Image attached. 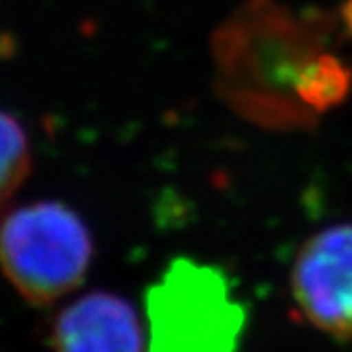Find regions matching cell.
<instances>
[{
  "instance_id": "obj_1",
  "label": "cell",
  "mask_w": 352,
  "mask_h": 352,
  "mask_svg": "<svg viewBox=\"0 0 352 352\" xmlns=\"http://www.w3.org/2000/svg\"><path fill=\"white\" fill-rule=\"evenodd\" d=\"M148 352H238L246 312L225 274L174 259L144 295Z\"/></svg>"
},
{
  "instance_id": "obj_2",
  "label": "cell",
  "mask_w": 352,
  "mask_h": 352,
  "mask_svg": "<svg viewBox=\"0 0 352 352\" xmlns=\"http://www.w3.org/2000/svg\"><path fill=\"white\" fill-rule=\"evenodd\" d=\"M94 255L87 225L58 202L0 214V272L34 306L56 304L83 280Z\"/></svg>"
},
{
  "instance_id": "obj_3",
  "label": "cell",
  "mask_w": 352,
  "mask_h": 352,
  "mask_svg": "<svg viewBox=\"0 0 352 352\" xmlns=\"http://www.w3.org/2000/svg\"><path fill=\"white\" fill-rule=\"evenodd\" d=\"M291 293L316 329L352 338V225H333L304 244L291 270Z\"/></svg>"
},
{
  "instance_id": "obj_4",
  "label": "cell",
  "mask_w": 352,
  "mask_h": 352,
  "mask_svg": "<svg viewBox=\"0 0 352 352\" xmlns=\"http://www.w3.org/2000/svg\"><path fill=\"white\" fill-rule=\"evenodd\" d=\"M52 344L54 352H144V333L128 299L94 291L58 314Z\"/></svg>"
},
{
  "instance_id": "obj_5",
  "label": "cell",
  "mask_w": 352,
  "mask_h": 352,
  "mask_svg": "<svg viewBox=\"0 0 352 352\" xmlns=\"http://www.w3.org/2000/svg\"><path fill=\"white\" fill-rule=\"evenodd\" d=\"M32 148L21 121L0 109V210L28 179Z\"/></svg>"
}]
</instances>
